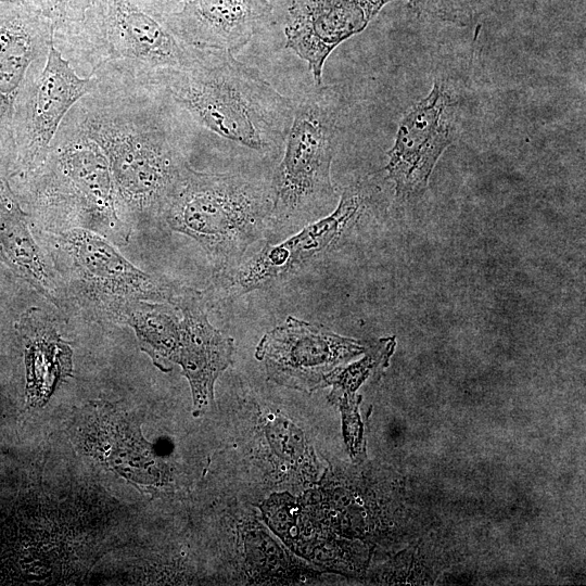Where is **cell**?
<instances>
[{
    "instance_id": "20",
    "label": "cell",
    "mask_w": 586,
    "mask_h": 586,
    "mask_svg": "<svg viewBox=\"0 0 586 586\" xmlns=\"http://www.w3.org/2000/svg\"><path fill=\"white\" fill-rule=\"evenodd\" d=\"M395 346V336L379 339L367 345L360 360L336 368L326 380V386H332L328 399L340 409L358 407L361 397L356 394L357 390L366 380L388 366Z\"/></svg>"
},
{
    "instance_id": "12",
    "label": "cell",
    "mask_w": 586,
    "mask_h": 586,
    "mask_svg": "<svg viewBox=\"0 0 586 586\" xmlns=\"http://www.w3.org/2000/svg\"><path fill=\"white\" fill-rule=\"evenodd\" d=\"M457 101L443 79L399 122L384 169L398 200L422 195L431 174L456 136Z\"/></svg>"
},
{
    "instance_id": "9",
    "label": "cell",
    "mask_w": 586,
    "mask_h": 586,
    "mask_svg": "<svg viewBox=\"0 0 586 586\" xmlns=\"http://www.w3.org/2000/svg\"><path fill=\"white\" fill-rule=\"evenodd\" d=\"M93 82L51 43L46 61L29 69L14 105L11 175L23 177L44 161L63 119Z\"/></svg>"
},
{
    "instance_id": "16",
    "label": "cell",
    "mask_w": 586,
    "mask_h": 586,
    "mask_svg": "<svg viewBox=\"0 0 586 586\" xmlns=\"http://www.w3.org/2000/svg\"><path fill=\"white\" fill-rule=\"evenodd\" d=\"M272 9L269 0H190L167 14V24L189 47L233 54L258 33Z\"/></svg>"
},
{
    "instance_id": "18",
    "label": "cell",
    "mask_w": 586,
    "mask_h": 586,
    "mask_svg": "<svg viewBox=\"0 0 586 586\" xmlns=\"http://www.w3.org/2000/svg\"><path fill=\"white\" fill-rule=\"evenodd\" d=\"M17 328L25 345L26 404L40 408L73 375V349L40 308L27 309Z\"/></svg>"
},
{
    "instance_id": "3",
    "label": "cell",
    "mask_w": 586,
    "mask_h": 586,
    "mask_svg": "<svg viewBox=\"0 0 586 586\" xmlns=\"http://www.w3.org/2000/svg\"><path fill=\"white\" fill-rule=\"evenodd\" d=\"M160 0H92L84 20L53 36L77 74L113 69L139 79L186 67L195 48L167 24Z\"/></svg>"
},
{
    "instance_id": "8",
    "label": "cell",
    "mask_w": 586,
    "mask_h": 586,
    "mask_svg": "<svg viewBox=\"0 0 586 586\" xmlns=\"http://www.w3.org/2000/svg\"><path fill=\"white\" fill-rule=\"evenodd\" d=\"M377 193V188L367 181L351 183L330 214L305 225L284 241L266 242L251 257L216 271L203 291L206 304L233 302L252 291L270 288L337 247L369 209Z\"/></svg>"
},
{
    "instance_id": "14",
    "label": "cell",
    "mask_w": 586,
    "mask_h": 586,
    "mask_svg": "<svg viewBox=\"0 0 586 586\" xmlns=\"http://www.w3.org/2000/svg\"><path fill=\"white\" fill-rule=\"evenodd\" d=\"M392 1L396 0H294L284 26L285 48L308 64L320 86L331 52L361 33Z\"/></svg>"
},
{
    "instance_id": "6",
    "label": "cell",
    "mask_w": 586,
    "mask_h": 586,
    "mask_svg": "<svg viewBox=\"0 0 586 586\" xmlns=\"http://www.w3.org/2000/svg\"><path fill=\"white\" fill-rule=\"evenodd\" d=\"M336 113L321 95L304 98L294 110L284 153L270 180V230L289 231L323 217L335 191L331 165L336 151Z\"/></svg>"
},
{
    "instance_id": "13",
    "label": "cell",
    "mask_w": 586,
    "mask_h": 586,
    "mask_svg": "<svg viewBox=\"0 0 586 586\" xmlns=\"http://www.w3.org/2000/svg\"><path fill=\"white\" fill-rule=\"evenodd\" d=\"M53 25L25 0H0V154L11 166L14 105L31 66L46 61Z\"/></svg>"
},
{
    "instance_id": "21",
    "label": "cell",
    "mask_w": 586,
    "mask_h": 586,
    "mask_svg": "<svg viewBox=\"0 0 586 586\" xmlns=\"http://www.w3.org/2000/svg\"><path fill=\"white\" fill-rule=\"evenodd\" d=\"M501 0H408L419 16L458 26L470 25L493 10Z\"/></svg>"
},
{
    "instance_id": "7",
    "label": "cell",
    "mask_w": 586,
    "mask_h": 586,
    "mask_svg": "<svg viewBox=\"0 0 586 586\" xmlns=\"http://www.w3.org/2000/svg\"><path fill=\"white\" fill-rule=\"evenodd\" d=\"M53 259L80 306L101 320L120 323L136 301L174 304L180 285L131 264L104 235L68 228L49 237Z\"/></svg>"
},
{
    "instance_id": "2",
    "label": "cell",
    "mask_w": 586,
    "mask_h": 586,
    "mask_svg": "<svg viewBox=\"0 0 586 586\" xmlns=\"http://www.w3.org/2000/svg\"><path fill=\"white\" fill-rule=\"evenodd\" d=\"M165 93L180 124H190L260 154L279 152L295 106L232 53L198 49L181 69L148 80Z\"/></svg>"
},
{
    "instance_id": "22",
    "label": "cell",
    "mask_w": 586,
    "mask_h": 586,
    "mask_svg": "<svg viewBox=\"0 0 586 586\" xmlns=\"http://www.w3.org/2000/svg\"><path fill=\"white\" fill-rule=\"evenodd\" d=\"M53 25V36L79 24L92 0H25Z\"/></svg>"
},
{
    "instance_id": "1",
    "label": "cell",
    "mask_w": 586,
    "mask_h": 586,
    "mask_svg": "<svg viewBox=\"0 0 586 586\" xmlns=\"http://www.w3.org/2000/svg\"><path fill=\"white\" fill-rule=\"evenodd\" d=\"M90 76L91 91L64 120L103 152L126 221L161 220L189 164L180 123L157 85L113 69Z\"/></svg>"
},
{
    "instance_id": "10",
    "label": "cell",
    "mask_w": 586,
    "mask_h": 586,
    "mask_svg": "<svg viewBox=\"0 0 586 586\" xmlns=\"http://www.w3.org/2000/svg\"><path fill=\"white\" fill-rule=\"evenodd\" d=\"M67 432L77 453L140 492L153 494L169 485L168 466L143 437L140 420L119 403L85 404L74 412Z\"/></svg>"
},
{
    "instance_id": "17",
    "label": "cell",
    "mask_w": 586,
    "mask_h": 586,
    "mask_svg": "<svg viewBox=\"0 0 586 586\" xmlns=\"http://www.w3.org/2000/svg\"><path fill=\"white\" fill-rule=\"evenodd\" d=\"M8 161L0 154V258L47 300L60 307L61 286L29 229L11 189Z\"/></svg>"
},
{
    "instance_id": "15",
    "label": "cell",
    "mask_w": 586,
    "mask_h": 586,
    "mask_svg": "<svg viewBox=\"0 0 586 586\" xmlns=\"http://www.w3.org/2000/svg\"><path fill=\"white\" fill-rule=\"evenodd\" d=\"M173 305L181 313L177 364L190 384L193 415L200 417L214 400L217 378L232 362L233 339L209 322L203 292L180 286Z\"/></svg>"
},
{
    "instance_id": "23",
    "label": "cell",
    "mask_w": 586,
    "mask_h": 586,
    "mask_svg": "<svg viewBox=\"0 0 586 586\" xmlns=\"http://www.w3.org/2000/svg\"><path fill=\"white\" fill-rule=\"evenodd\" d=\"M167 13L174 12L190 0H160Z\"/></svg>"
},
{
    "instance_id": "19",
    "label": "cell",
    "mask_w": 586,
    "mask_h": 586,
    "mask_svg": "<svg viewBox=\"0 0 586 586\" xmlns=\"http://www.w3.org/2000/svg\"><path fill=\"white\" fill-rule=\"evenodd\" d=\"M169 303L136 301L127 306L120 323L129 326L140 349L163 372L177 364L180 343V318Z\"/></svg>"
},
{
    "instance_id": "4",
    "label": "cell",
    "mask_w": 586,
    "mask_h": 586,
    "mask_svg": "<svg viewBox=\"0 0 586 586\" xmlns=\"http://www.w3.org/2000/svg\"><path fill=\"white\" fill-rule=\"evenodd\" d=\"M271 212L270 182L240 174L198 171L188 164L161 220L196 241L216 272L240 263L265 235Z\"/></svg>"
},
{
    "instance_id": "5",
    "label": "cell",
    "mask_w": 586,
    "mask_h": 586,
    "mask_svg": "<svg viewBox=\"0 0 586 586\" xmlns=\"http://www.w3.org/2000/svg\"><path fill=\"white\" fill-rule=\"evenodd\" d=\"M39 216L56 230L86 228L125 245L124 218L107 161L99 145L63 119L44 161L23 176Z\"/></svg>"
},
{
    "instance_id": "11",
    "label": "cell",
    "mask_w": 586,
    "mask_h": 586,
    "mask_svg": "<svg viewBox=\"0 0 586 586\" xmlns=\"http://www.w3.org/2000/svg\"><path fill=\"white\" fill-rule=\"evenodd\" d=\"M366 349L367 345L361 341L288 316L285 322L263 335L255 357L264 364L269 380L311 393L326 387L331 372Z\"/></svg>"
}]
</instances>
